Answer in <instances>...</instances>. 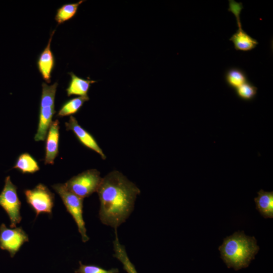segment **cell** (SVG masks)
Here are the masks:
<instances>
[{
  "mask_svg": "<svg viewBox=\"0 0 273 273\" xmlns=\"http://www.w3.org/2000/svg\"><path fill=\"white\" fill-rule=\"evenodd\" d=\"M102 179L98 170L90 169L72 177L64 185L70 191L84 199L97 192Z\"/></svg>",
  "mask_w": 273,
  "mask_h": 273,
  "instance_id": "5",
  "label": "cell"
},
{
  "mask_svg": "<svg viewBox=\"0 0 273 273\" xmlns=\"http://www.w3.org/2000/svg\"><path fill=\"white\" fill-rule=\"evenodd\" d=\"M243 9L242 3L233 0L229 1V11L234 14L236 18L238 29L229 39L234 44L235 50L244 52L249 51L254 49L258 42L249 35L241 27L240 14Z\"/></svg>",
  "mask_w": 273,
  "mask_h": 273,
  "instance_id": "9",
  "label": "cell"
},
{
  "mask_svg": "<svg viewBox=\"0 0 273 273\" xmlns=\"http://www.w3.org/2000/svg\"><path fill=\"white\" fill-rule=\"evenodd\" d=\"M218 249L221 258L228 267L238 270L248 266L259 247L254 237L246 236L242 231L224 238Z\"/></svg>",
  "mask_w": 273,
  "mask_h": 273,
  "instance_id": "2",
  "label": "cell"
},
{
  "mask_svg": "<svg viewBox=\"0 0 273 273\" xmlns=\"http://www.w3.org/2000/svg\"><path fill=\"white\" fill-rule=\"evenodd\" d=\"M115 239L113 242L114 251L113 257L122 263L123 269L127 273H138L127 255L125 246L120 243L116 230L115 231Z\"/></svg>",
  "mask_w": 273,
  "mask_h": 273,
  "instance_id": "15",
  "label": "cell"
},
{
  "mask_svg": "<svg viewBox=\"0 0 273 273\" xmlns=\"http://www.w3.org/2000/svg\"><path fill=\"white\" fill-rule=\"evenodd\" d=\"M29 241L28 235L21 227L8 228L5 223L0 225V248L7 251L11 258L21 246Z\"/></svg>",
  "mask_w": 273,
  "mask_h": 273,
  "instance_id": "8",
  "label": "cell"
},
{
  "mask_svg": "<svg viewBox=\"0 0 273 273\" xmlns=\"http://www.w3.org/2000/svg\"><path fill=\"white\" fill-rule=\"evenodd\" d=\"M58 85L57 82L50 85L45 82L42 83L39 121L34 136V140L36 142L44 141L46 140L53 122L52 119L56 112L55 98Z\"/></svg>",
  "mask_w": 273,
  "mask_h": 273,
  "instance_id": "3",
  "label": "cell"
},
{
  "mask_svg": "<svg viewBox=\"0 0 273 273\" xmlns=\"http://www.w3.org/2000/svg\"><path fill=\"white\" fill-rule=\"evenodd\" d=\"M59 121H53L46 137L44 164L54 163V160L59 152Z\"/></svg>",
  "mask_w": 273,
  "mask_h": 273,
  "instance_id": "12",
  "label": "cell"
},
{
  "mask_svg": "<svg viewBox=\"0 0 273 273\" xmlns=\"http://www.w3.org/2000/svg\"><path fill=\"white\" fill-rule=\"evenodd\" d=\"M100 207L99 218L102 223L117 229L133 211L139 188L117 170L104 178L97 192Z\"/></svg>",
  "mask_w": 273,
  "mask_h": 273,
  "instance_id": "1",
  "label": "cell"
},
{
  "mask_svg": "<svg viewBox=\"0 0 273 273\" xmlns=\"http://www.w3.org/2000/svg\"><path fill=\"white\" fill-rule=\"evenodd\" d=\"M84 1L81 0L75 3L66 4L58 9L55 17L58 25L64 23L74 17L79 6Z\"/></svg>",
  "mask_w": 273,
  "mask_h": 273,
  "instance_id": "19",
  "label": "cell"
},
{
  "mask_svg": "<svg viewBox=\"0 0 273 273\" xmlns=\"http://www.w3.org/2000/svg\"><path fill=\"white\" fill-rule=\"evenodd\" d=\"M89 100L88 96H79L72 98L65 102L60 108L57 114V117H62L72 116L76 113L82 107L84 103Z\"/></svg>",
  "mask_w": 273,
  "mask_h": 273,
  "instance_id": "17",
  "label": "cell"
},
{
  "mask_svg": "<svg viewBox=\"0 0 273 273\" xmlns=\"http://www.w3.org/2000/svg\"><path fill=\"white\" fill-rule=\"evenodd\" d=\"M52 188L60 196L67 211L75 222L82 242H86L89 238L86 234V229L83 217V199L68 190L64 184H55L52 186Z\"/></svg>",
  "mask_w": 273,
  "mask_h": 273,
  "instance_id": "4",
  "label": "cell"
},
{
  "mask_svg": "<svg viewBox=\"0 0 273 273\" xmlns=\"http://www.w3.org/2000/svg\"><path fill=\"white\" fill-rule=\"evenodd\" d=\"M238 97L245 101L253 100L256 96L257 88L251 82L247 81L236 89Z\"/></svg>",
  "mask_w": 273,
  "mask_h": 273,
  "instance_id": "20",
  "label": "cell"
},
{
  "mask_svg": "<svg viewBox=\"0 0 273 273\" xmlns=\"http://www.w3.org/2000/svg\"><path fill=\"white\" fill-rule=\"evenodd\" d=\"M258 196L254 198L256 208L265 218L273 217V192L260 190Z\"/></svg>",
  "mask_w": 273,
  "mask_h": 273,
  "instance_id": "14",
  "label": "cell"
},
{
  "mask_svg": "<svg viewBox=\"0 0 273 273\" xmlns=\"http://www.w3.org/2000/svg\"><path fill=\"white\" fill-rule=\"evenodd\" d=\"M55 32V30L51 32L48 44L39 54L37 60L39 72L47 83L51 82L52 72L55 65V57L51 49V41Z\"/></svg>",
  "mask_w": 273,
  "mask_h": 273,
  "instance_id": "11",
  "label": "cell"
},
{
  "mask_svg": "<svg viewBox=\"0 0 273 273\" xmlns=\"http://www.w3.org/2000/svg\"><path fill=\"white\" fill-rule=\"evenodd\" d=\"M71 79L68 87L66 89L67 95L68 97L72 95L85 96L87 93L91 84L96 81L89 79H85L76 76L73 72H69Z\"/></svg>",
  "mask_w": 273,
  "mask_h": 273,
  "instance_id": "13",
  "label": "cell"
},
{
  "mask_svg": "<svg viewBox=\"0 0 273 273\" xmlns=\"http://www.w3.org/2000/svg\"><path fill=\"white\" fill-rule=\"evenodd\" d=\"M65 125L66 130L72 131L82 145L97 153L103 160L106 159V156L96 139L79 124L74 116H70L68 122H65Z\"/></svg>",
  "mask_w": 273,
  "mask_h": 273,
  "instance_id": "10",
  "label": "cell"
},
{
  "mask_svg": "<svg viewBox=\"0 0 273 273\" xmlns=\"http://www.w3.org/2000/svg\"><path fill=\"white\" fill-rule=\"evenodd\" d=\"M13 168L23 173H33L39 170V166L31 155L24 153L19 156Z\"/></svg>",
  "mask_w": 273,
  "mask_h": 273,
  "instance_id": "16",
  "label": "cell"
},
{
  "mask_svg": "<svg viewBox=\"0 0 273 273\" xmlns=\"http://www.w3.org/2000/svg\"><path fill=\"white\" fill-rule=\"evenodd\" d=\"M24 194L36 217L41 213L52 214L55 195L45 185L39 184L32 189L25 190Z\"/></svg>",
  "mask_w": 273,
  "mask_h": 273,
  "instance_id": "7",
  "label": "cell"
},
{
  "mask_svg": "<svg viewBox=\"0 0 273 273\" xmlns=\"http://www.w3.org/2000/svg\"><path fill=\"white\" fill-rule=\"evenodd\" d=\"M79 267L74 271L75 273H119L118 268L105 269L96 265H85L79 261Z\"/></svg>",
  "mask_w": 273,
  "mask_h": 273,
  "instance_id": "21",
  "label": "cell"
},
{
  "mask_svg": "<svg viewBox=\"0 0 273 273\" xmlns=\"http://www.w3.org/2000/svg\"><path fill=\"white\" fill-rule=\"evenodd\" d=\"M224 78L228 85L235 89L248 81L245 73L236 67L228 69L225 72Z\"/></svg>",
  "mask_w": 273,
  "mask_h": 273,
  "instance_id": "18",
  "label": "cell"
},
{
  "mask_svg": "<svg viewBox=\"0 0 273 273\" xmlns=\"http://www.w3.org/2000/svg\"><path fill=\"white\" fill-rule=\"evenodd\" d=\"M10 176L5 178V185L0 193V206L6 211L10 220V227L16 228L22 219L20 214L21 201Z\"/></svg>",
  "mask_w": 273,
  "mask_h": 273,
  "instance_id": "6",
  "label": "cell"
}]
</instances>
